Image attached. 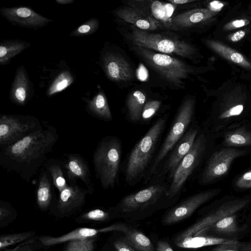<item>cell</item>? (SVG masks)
<instances>
[{"instance_id": "obj_11", "label": "cell", "mask_w": 251, "mask_h": 251, "mask_svg": "<svg viewBox=\"0 0 251 251\" xmlns=\"http://www.w3.org/2000/svg\"><path fill=\"white\" fill-rule=\"evenodd\" d=\"M169 185L163 183L153 184L124 197L119 207L124 212L143 210L154 204L163 195H166Z\"/></svg>"}, {"instance_id": "obj_29", "label": "cell", "mask_w": 251, "mask_h": 251, "mask_svg": "<svg viewBox=\"0 0 251 251\" xmlns=\"http://www.w3.org/2000/svg\"><path fill=\"white\" fill-rule=\"evenodd\" d=\"M123 239L138 251H154L150 239L140 231L128 229Z\"/></svg>"}, {"instance_id": "obj_15", "label": "cell", "mask_w": 251, "mask_h": 251, "mask_svg": "<svg viewBox=\"0 0 251 251\" xmlns=\"http://www.w3.org/2000/svg\"><path fill=\"white\" fill-rule=\"evenodd\" d=\"M129 229L124 224H115L101 228L81 227L59 237L42 236L39 239L44 246H51L70 241L94 237L101 233L119 231L125 233Z\"/></svg>"}, {"instance_id": "obj_33", "label": "cell", "mask_w": 251, "mask_h": 251, "mask_svg": "<svg viewBox=\"0 0 251 251\" xmlns=\"http://www.w3.org/2000/svg\"><path fill=\"white\" fill-rule=\"evenodd\" d=\"M99 26V20L96 18H92L73 30L69 36L72 37L89 36L96 32Z\"/></svg>"}, {"instance_id": "obj_41", "label": "cell", "mask_w": 251, "mask_h": 251, "mask_svg": "<svg viewBox=\"0 0 251 251\" xmlns=\"http://www.w3.org/2000/svg\"><path fill=\"white\" fill-rule=\"evenodd\" d=\"M115 248L117 251H136L128 243L122 240H118L114 243Z\"/></svg>"}, {"instance_id": "obj_48", "label": "cell", "mask_w": 251, "mask_h": 251, "mask_svg": "<svg viewBox=\"0 0 251 251\" xmlns=\"http://www.w3.org/2000/svg\"><path fill=\"white\" fill-rule=\"evenodd\" d=\"M170 3L173 4H183L195 1L193 0H169Z\"/></svg>"}, {"instance_id": "obj_31", "label": "cell", "mask_w": 251, "mask_h": 251, "mask_svg": "<svg viewBox=\"0 0 251 251\" xmlns=\"http://www.w3.org/2000/svg\"><path fill=\"white\" fill-rule=\"evenodd\" d=\"M74 80V78L71 72L64 70L61 72L53 79L47 90L46 94L52 96L68 87Z\"/></svg>"}, {"instance_id": "obj_37", "label": "cell", "mask_w": 251, "mask_h": 251, "mask_svg": "<svg viewBox=\"0 0 251 251\" xmlns=\"http://www.w3.org/2000/svg\"><path fill=\"white\" fill-rule=\"evenodd\" d=\"M161 105L159 100H149L146 102L141 114V121L148 122L156 115Z\"/></svg>"}, {"instance_id": "obj_28", "label": "cell", "mask_w": 251, "mask_h": 251, "mask_svg": "<svg viewBox=\"0 0 251 251\" xmlns=\"http://www.w3.org/2000/svg\"><path fill=\"white\" fill-rule=\"evenodd\" d=\"M51 184L45 171L42 172L36 190V202L42 211L48 209L52 200Z\"/></svg>"}, {"instance_id": "obj_42", "label": "cell", "mask_w": 251, "mask_h": 251, "mask_svg": "<svg viewBox=\"0 0 251 251\" xmlns=\"http://www.w3.org/2000/svg\"><path fill=\"white\" fill-rule=\"evenodd\" d=\"M234 248L237 251H251V242H239L233 244Z\"/></svg>"}, {"instance_id": "obj_3", "label": "cell", "mask_w": 251, "mask_h": 251, "mask_svg": "<svg viewBox=\"0 0 251 251\" xmlns=\"http://www.w3.org/2000/svg\"><path fill=\"white\" fill-rule=\"evenodd\" d=\"M132 50L159 76L175 88H183L194 70L181 60L168 54L132 45Z\"/></svg>"}, {"instance_id": "obj_44", "label": "cell", "mask_w": 251, "mask_h": 251, "mask_svg": "<svg viewBox=\"0 0 251 251\" xmlns=\"http://www.w3.org/2000/svg\"><path fill=\"white\" fill-rule=\"evenodd\" d=\"M233 244H222L218 245L213 251H237L234 249Z\"/></svg>"}, {"instance_id": "obj_2", "label": "cell", "mask_w": 251, "mask_h": 251, "mask_svg": "<svg viewBox=\"0 0 251 251\" xmlns=\"http://www.w3.org/2000/svg\"><path fill=\"white\" fill-rule=\"evenodd\" d=\"M167 119V115L158 118L131 150L125 169V180L128 185L136 184L146 172L165 129Z\"/></svg>"}, {"instance_id": "obj_35", "label": "cell", "mask_w": 251, "mask_h": 251, "mask_svg": "<svg viewBox=\"0 0 251 251\" xmlns=\"http://www.w3.org/2000/svg\"><path fill=\"white\" fill-rule=\"evenodd\" d=\"M95 237L68 242L65 251H93Z\"/></svg>"}, {"instance_id": "obj_45", "label": "cell", "mask_w": 251, "mask_h": 251, "mask_svg": "<svg viewBox=\"0 0 251 251\" xmlns=\"http://www.w3.org/2000/svg\"><path fill=\"white\" fill-rule=\"evenodd\" d=\"M245 35V32L243 30L238 31L232 34L230 37V40L233 42H237L242 39Z\"/></svg>"}, {"instance_id": "obj_18", "label": "cell", "mask_w": 251, "mask_h": 251, "mask_svg": "<svg viewBox=\"0 0 251 251\" xmlns=\"http://www.w3.org/2000/svg\"><path fill=\"white\" fill-rule=\"evenodd\" d=\"M113 13L118 18L142 30L151 31L161 27V24L153 17L129 6L120 7Z\"/></svg>"}, {"instance_id": "obj_21", "label": "cell", "mask_w": 251, "mask_h": 251, "mask_svg": "<svg viewBox=\"0 0 251 251\" xmlns=\"http://www.w3.org/2000/svg\"><path fill=\"white\" fill-rule=\"evenodd\" d=\"M205 9H193L179 13L171 18L170 27L175 30L190 27L209 17Z\"/></svg>"}, {"instance_id": "obj_8", "label": "cell", "mask_w": 251, "mask_h": 251, "mask_svg": "<svg viewBox=\"0 0 251 251\" xmlns=\"http://www.w3.org/2000/svg\"><path fill=\"white\" fill-rule=\"evenodd\" d=\"M42 126L32 116L3 114L0 118V147L12 144Z\"/></svg>"}, {"instance_id": "obj_32", "label": "cell", "mask_w": 251, "mask_h": 251, "mask_svg": "<svg viewBox=\"0 0 251 251\" xmlns=\"http://www.w3.org/2000/svg\"><path fill=\"white\" fill-rule=\"evenodd\" d=\"M34 234V232L30 231L1 235L0 236V251L11 246L27 241L32 238Z\"/></svg>"}, {"instance_id": "obj_1", "label": "cell", "mask_w": 251, "mask_h": 251, "mask_svg": "<svg viewBox=\"0 0 251 251\" xmlns=\"http://www.w3.org/2000/svg\"><path fill=\"white\" fill-rule=\"evenodd\" d=\"M58 138L54 126H42L17 142L0 149V165L28 182L47 159Z\"/></svg>"}, {"instance_id": "obj_34", "label": "cell", "mask_w": 251, "mask_h": 251, "mask_svg": "<svg viewBox=\"0 0 251 251\" xmlns=\"http://www.w3.org/2000/svg\"><path fill=\"white\" fill-rule=\"evenodd\" d=\"M48 169L50 173L53 185L59 192L68 186L64 176L63 170L59 165L53 163L50 165Z\"/></svg>"}, {"instance_id": "obj_49", "label": "cell", "mask_w": 251, "mask_h": 251, "mask_svg": "<svg viewBox=\"0 0 251 251\" xmlns=\"http://www.w3.org/2000/svg\"><path fill=\"white\" fill-rule=\"evenodd\" d=\"M55 2L58 4H70L74 2V0H56Z\"/></svg>"}, {"instance_id": "obj_38", "label": "cell", "mask_w": 251, "mask_h": 251, "mask_svg": "<svg viewBox=\"0 0 251 251\" xmlns=\"http://www.w3.org/2000/svg\"><path fill=\"white\" fill-rule=\"evenodd\" d=\"M109 217V213L101 209L97 208L87 211L80 216L81 220L101 222Z\"/></svg>"}, {"instance_id": "obj_20", "label": "cell", "mask_w": 251, "mask_h": 251, "mask_svg": "<svg viewBox=\"0 0 251 251\" xmlns=\"http://www.w3.org/2000/svg\"><path fill=\"white\" fill-rule=\"evenodd\" d=\"M67 157L65 168L68 179L72 182L80 179L87 187L89 194H92L94 186L87 162L79 154L70 153Z\"/></svg>"}, {"instance_id": "obj_17", "label": "cell", "mask_w": 251, "mask_h": 251, "mask_svg": "<svg viewBox=\"0 0 251 251\" xmlns=\"http://www.w3.org/2000/svg\"><path fill=\"white\" fill-rule=\"evenodd\" d=\"M89 193L75 184L68 186L59 192L57 209L63 215H69L79 210L84 205L86 196Z\"/></svg>"}, {"instance_id": "obj_7", "label": "cell", "mask_w": 251, "mask_h": 251, "mask_svg": "<svg viewBox=\"0 0 251 251\" xmlns=\"http://www.w3.org/2000/svg\"><path fill=\"white\" fill-rule=\"evenodd\" d=\"M207 138L204 133L198 134L194 144L175 170L166 196L171 198L178 194L200 163L205 151Z\"/></svg>"}, {"instance_id": "obj_19", "label": "cell", "mask_w": 251, "mask_h": 251, "mask_svg": "<svg viewBox=\"0 0 251 251\" xmlns=\"http://www.w3.org/2000/svg\"><path fill=\"white\" fill-rule=\"evenodd\" d=\"M33 94V85L30 80L27 71L22 65L17 69L11 85L9 93L10 100L16 104L24 106Z\"/></svg>"}, {"instance_id": "obj_10", "label": "cell", "mask_w": 251, "mask_h": 251, "mask_svg": "<svg viewBox=\"0 0 251 251\" xmlns=\"http://www.w3.org/2000/svg\"><path fill=\"white\" fill-rule=\"evenodd\" d=\"M247 151L226 147L213 152L207 161L199 182L202 185L211 183L225 176L233 161L244 155Z\"/></svg>"}, {"instance_id": "obj_4", "label": "cell", "mask_w": 251, "mask_h": 251, "mask_svg": "<svg viewBox=\"0 0 251 251\" xmlns=\"http://www.w3.org/2000/svg\"><path fill=\"white\" fill-rule=\"evenodd\" d=\"M122 152V143L114 136L103 138L94 151L93 164L96 176L104 189H112L117 183Z\"/></svg>"}, {"instance_id": "obj_36", "label": "cell", "mask_w": 251, "mask_h": 251, "mask_svg": "<svg viewBox=\"0 0 251 251\" xmlns=\"http://www.w3.org/2000/svg\"><path fill=\"white\" fill-rule=\"evenodd\" d=\"M15 210L5 201H0V226L4 227L15 219Z\"/></svg>"}, {"instance_id": "obj_22", "label": "cell", "mask_w": 251, "mask_h": 251, "mask_svg": "<svg viewBox=\"0 0 251 251\" xmlns=\"http://www.w3.org/2000/svg\"><path fill=\"white\" fill-rule=\"evenodd\" d=\"M86 111L91 115L105 121L113 120L112 115L104 92L100 91L92 99L86 100Z\"/></svg>"}, {"instance_id": "obj_26", "label": "cell", "mask_w": 251, "mask_h": 251, "mask_svg": "<svg viewBox=\"0 0 251 251\" xmlns=\"http://www.w3.org/2000/svg\"><path fill=\"white\" fill-rule=\"evenodd\" d=\"M237 217V214L226 217L200 231L195 236L203 235L208 232L226 235L235 233L239 229L238 226Z\"/></svg>"}, {"instance_id": "obj_24", "label": "cell", "mask_w": 251, "mask_h": 251, "mask_svg": "<svg viewBox=\"0 0 251 251\" xmlns=\"http://www.w3.org/2000/svg\"><path fill=\"white\" fill-rule=\"evenodd\" d=\"M31 46V43L18 39L2 40L0 43V65L9 64L13 57Z\"/></svg>"}, {"instance_id": "obj_40", "label": "cell", "mask_w": 251, "mask_h": 251, "mask_svg": "<svg viewBox=\"0 0 251 251\" xmlns=\"http://www.w3.org/2000/svg\"><path fill=\"white\" fill-rule=\"evenodd\" d=\"M235 186L240 189L251 188V169L236 179L235 182Z\"/></svg>"}, {"instance_id": "obj_16", "label": "cell", "mask_w": 251, "mask_h": 251, "mask_svg": "<svg viewBox=\"0 0 251 251\" xmlns=\"http://www.w3.org/2000/svg\"><path fill=\"white\" fill-rule=\"evenodd\" d=\"M199 132L197 126L190 127L170 152L163 166V171L171 179L179 164L191 149Z\"/></svg>"}, {"instance_id": "obj_25", "label": "cell", "mask_w": 251, "mask_h": 251, "mask_svg": "<svg viewBox=\"0 0 251 251\" xmlns=\"http://www.w3.org/2000/svg\"><path fill=\"white\" fill-rule=\"evenodd\" d=\"M146 102V95L140 90L134 91L128 95L126 101V116L130 122L136 123L141 121Z\"/></svg>"}, {"instance_id": "obj_43", "label": "cell", "mask_w": 251, "mask_h": 251, "mask_svg": "<svg viewBox=\"0 0 251 251\" xmlns=\"http://www.w3.org/2000/svg\"><path fill=\"white\" fill-rule=\"evenodd\" d=\"M156 251H174V250L167 242L161 241L157 244Z\"/></svg>"}, {"instance_id": "obj_14", "label": "cell", "mask_w": 251, "mask_h": 251, "mask_svg": "<svg viewBox=\"0 0 251 251\" xmlns=\"http://www.w3.org/2000/svg\"><path fill=\"white\" fill-rule=\"evenodd\" d=\"M100 63L106 76L113 82H126L134 77V72L128 62L114 52L102 53Z\"/></svg>"}, {"instance_id": "obj_39", "label": "cell", "mask_w": 251, "mask_h": 251, "mask_svg": "<svg viewBox=\"0 0 251 251\" xmlns=\"http://www.w3.org/2000/svg\"><path fill=\"white\" fill-rule=\"evenodd\" d=\"M40 244L38 242L37 240L32 238L19 244L14 248L4 250L1 251H35L40 249Z\"/></svg>"}, {"instance_id": "obj_47", "label": "cell", "mask_w": 251, "mask_h": 251, "mask_svg": "<svg viewBox=\"0 0 251 251\" xmlns=\"http://www.w3.org/2000/svg\"><path fill=\"white\" fill-rule=\"evenodd\" d=\"M224 4L219 1H213L210 3V8L214 11H219L224 6Z\"/></svg>"}, {"instance_id": "obj_12", "label": "cell", "mask_w": 251, "mask_h": 251, "mask_svg": "<svg viewBox=\"0 0 251 251\" xmlns=\"http://www.w3.org/2000/svg\"><path fill=\"white\" fill-rule=\"evenodd\" d=\"M221 191L220 189H209L189 196L167 214L163 223L172 225L190 217L200 206L219 195Z\"/></svg>"}, {"instance_id": "obj_30", "label": "cell", "mask_w": 251, "mask_h": 251, "mask_svg": "<svg viewBox=\"0 0 251 251\" xmlns=\"http://www.w3.org/2000/svg\"><path fill=\"white\" fill-rule=\"evenodd\" d=\"M207 44L214 50L228 60L246 67H251L244 57L235 50L213 41H208Z\"/></svg>"}, {"instance_id": "obj_6", "label": "cell", "mask_w": 251, "mask_h": 251, "mask_svg": "<svg viewBox=\"0 0 251 251\" xmlns=\"http://www.w3.org/2000/svg\"><path fill=\"white\" fill-rule=\"evenodd\" d=\"M194 110L195 101L193 99L187 98L182 101L169 132L149 170V179L155 174L161 162L189 129L194 115Z\"/></svg>"}, {"instance_id": "obj_23", "label": "cell", "mask_w": 251, "mask_h": 251, "mask_svg": "<svg viewBox=\"0 0 251 251\" xmlns=\"http://www.w3.org/2000/svg\"><path fill=\"white\" fill-rule=\"evenodd\" d=\"M237 242L236 239L198 235L186 238L176 242V244L182 248L196 249L209 246L234 244Z\"/></svg>"}, {"instance_id": "obj_13", "label": "cell", "mask_w": 251, "mask_h": 251, "mask_svg": "<svg viewBox=\"0 0 251 251\" xmlns=\"http://www.w3.org/2000/svg\"><path fill=\"white\" fill-rule=\"evenodd\" d=\"M0 14L12 25L26 28H42L52 22L26 6L2 7Z\"/></svg>"}, {"instance_id": "obj_27", "label": "cell", "mask_w": 251, "mask_h": 251, "mask_svg": "<svg viewBox=\"0 0 251 251\" xmlns=\"http://www.w3.org/2000/svg\"><path fill=\"white\" fill-rule=\"evenodd\" d=\"M223 145L230 148L251 146V131L242 126L226 132Z\"/></svg>"}, {"instance_id": "obj_46", "label": "cell", "mask_w": 251, "mask_h": 251, "mask_svg": "<svg viewBox=\"0 0 251 251\" xmlns=\"http://www.w3.org/2000/svg\"><path fill=\"white\" fill-rule=\"evenodd\" d=\"M248 22L247 21L243 19L237 20L232 21L229 24V25L231 27L238 28L246 25L247 24H248Z\"/></svg>"}, {"instance_id": "obj_9", "label": "cell", "mask_w": 251, "mask_h": 251, "mask_svg": "<svg viewBox=\"0 0 251 251\" xmlns=\"http://www.w3.org/2000/svg\"><path fill=\"white\" fill-rule=\"evenodd\" d=\"M251 203V196L236 198L227 201L210 212L201 219L180 233L175 239V243L186 238L195 236L223 218L237 214Z\"/></svg>"}, {"instance_id": "obj_5", "label": "cell", "mask_w": 251, "mask_h": 251, "mask_svg": "<svg viewBox=\"0 0 251 251\" xmlns=\"http://www.w3.org/2000/svg\"><path fill=\"white\" fill-rule=\"evenodd\" d=\"M126 37L132 45L161 53L191 59L195 53L192 45L177 37L142 30L132 25Z\"/></svg>"}]
</instances>
